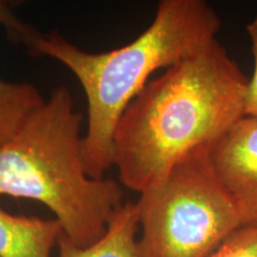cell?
Here are the masks:
<instances>
[{
	"label": "cell",
	"instance_id": "obj_1",
	"mask_svg": "<svg viewBox=\"0 0 257 257\" xmlns=\"http://www.w3.org/2000/svg\"><path fill=\"white\" fill-rule=\"evenodd\" d=\"M246 83L217 38L150 80L115 128L120 185L141 194L189 153L219 140L245 115Z\"/></svg>",
	"mask_w": 257,
	"mask_h": 257
},
{
	"label": "cell",
	"instance_id": "obj_8",
	"mask_svg": "<svg viewBox=\"0 0 257 257\" xmlns=\"http://www.w3.org/2000/svg\"><path fill=\"white\" fill-rule=\"evenodd\" d=\"M43 102L41 92L31 83L0 79V146L14 136Z\"/></svg>",
	"mask_w": 257,
	"mask_h": 257
},
{
	"label": "cell",
	"instance_id": "obj_9",
	"mask_svg": "<svg viewBox=\"0 0 257 257\" xmlns=\"http://www.w3.org/2000/svg\"><path fill=\"white\" fill-rule=\"evenodd\" d=\"M0 25L4 28L8 38L12 43L24 46L32 54L37 46V42L43 36L36 29L24 23L16 16L11 3L3 0H0Z\"/></svg>",
	"mask_w": 257,
	"mask_h": 257
},
{
	"label": "cell",
	"instance_id": "obj_3",
	"mask_svg": "<svg viewBox=\"0 0 257 257\" xmlns=\"http://www.w3.org/2000/svg\"><path fill=\"white\" fill-rule=\"evenodd\" d=\"M81 123L68 88L54 89L0 146V198L41 202L55 214L63 236L85 248L104 236L124 192L114 180L87 174Z\"/></svg>",
	"mask_w": 257,
	"mask_h": 257
},
{
	"label": "cell",
	"instance_id": "obj_11",
	"mask_svg": "<svg viewBox=\"0 0 257 257\" xmlns=\"http://www.w3.org/2000/svg\"><path fill=\"white\" fill-rule=\"evenodd\" d=\"M246 32L251 43V54L253 59V72L248 80L244 100V112L248 117L257 118V16L246 25Z\"/></svg>",
	"mask_w": 257,
	"mask_h": 257
},
{
	"label": "cell",
	"instance_id": "obj_6",
	"mask_svg": "<svg viewBox=\"0 0 257 257\" xmlns=\"http://www.w3.org/2000/svg\"><path fill=\"white\" fill-rule=\"evenodd\" d=\"M62 233L56 219L15 216L0 207V257H51Z\"/></svg>",
	"mask_w": 257,
	"mask_h": 257
},
{
	"label": "cell",
	"instance_id": "obj_7",
	"mask_svg": "<svg viewBox=\"0 0 257 257\" xmlns=\"http://www.w3.org/2000/svg\"><path fill=\"white\" fill-rule=\"evenodd\" d=\"M138 229L137 202H124L111 218L104 236L92 245L81 248L61 234L57 243L59 257H141Z\"/></svg>",
	"mask_w": 257,
	"mask_h": 257
},
{
	"label": "cell",
	"instance_id": "obj_4",
	"mask_svg": "<svg viewBox=\"0 0 257 257\" xmlns=\"http://www.w3.org/2000/svg\"><path fill=\"white\" fill-rule=\"evenodd\" d=\"M141 257H208L242 227L214 172L211 146L189 153L155 187L141 193Z\"/></svg>",
	"mask_w": 257,
	"mask_h": 257
},
{
	"label": "cell",
	"instance_id": "obj_2",
	"mask_svg": "<svg viewBox=\"0 0 257 257\" xmlns=\"http://www.w3.org/2000/svg\"><path fill=\"white\" fill-rule=\"evenodd\" d=\"M220 28L219 15L204 0H162L152 24L118 49L91 53L56 32L41 37L35 55L49 56L66 66L87 98L82 160L91 178L104 179L113 167L115 128L153 73L216 40Z\"/></svg>",
	"mask_w": 257,
	"mask_h": 257
},
{
	"label": "cell",
	"instance_id": "obj_5",
	"mask_svg": "<svg viewBox=\"0 0 257 257\" xmlns=\"http://www.w3.org/2000/svg\"><path fill=\"white\" fill-rule=\"evenodd\" d=\"M211 160L242 227H257V118H240L212 144Z\"/></svg>",
	"mask_w": 257,
	"mask_h": 257
},
{
	"label": "cell",
	"instance_id": "obj_10",
	"mask_svg": "<svg viewBox=\"0 0 257 257\" xmlns=\"http://www.w3.org/2000/svg\"><path fill=\"white\" fill-rule=\"evenodd\" d=\"M208 257H257V227H239Z\"/></svg>",
	"mask_w": 257,
	"mask_h": 257
}]
</instances>
